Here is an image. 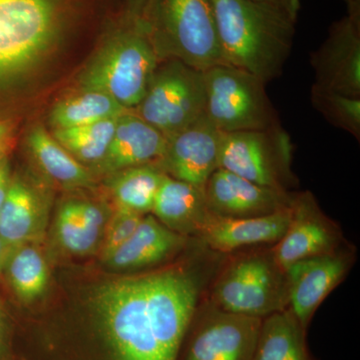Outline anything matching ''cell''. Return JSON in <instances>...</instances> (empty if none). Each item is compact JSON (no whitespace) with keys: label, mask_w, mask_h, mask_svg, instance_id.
Listing matches in <instances>:
<instances>
[{"label":"cell","mask_w":360,"mask_h":360,"mask_svg":"<svg viewBox=\"0 0 360 360\" xmlns=\"http://www.w3.org/2000/svg\"><path fill=\"white\" fill-rule=\"evenodd\" d=\"M257 1L270 2V4H278L283 6L290 11L298 13L300 9V0H257Z\"/></svg>","instance_id":"cell-35"},{"label":"cell","mask_w":360,"mask_h":360,"mask_svg":"<svg viewBox=\"0 0 360 360\" xmlns=\"http://www.w3.org/2000/svg\"><path fill=\"white\" fill-rule=\"evenodd\" d=\"M160 63L143 21L131 20L101 45L78 78L79 89L103 92L132 110L146 96Z\"/></svg>","instance_id":"cell-3"},{"label":"cell","mask_w":360,"mask_h":360,"mask_svg":"<svg viewBox=\"0 0 360 360\" xmlns=\"http://www.w3.org/2000/svg\"><path fill=\"white\" fill-rule=\"evenodd\" d=\"M61 13L58 0H0V82L23 75L49 52Z\"/></svg>","instance_id":"cell-5"},{"label":"cell","mask_w":360,"mask_h":360,"mask_svg":"<svg viewBox=\"0 0 360 360\" xmlns=\"http://www.w3.org/2000/svg\"><path fill=\"white\" fill-rule=\"evenodd\" d=\"M142 281L146 314L162 359L176 360L198 305V283L177 269L144 274Z\"/></svg>","instance_id":"cell-10"},{"label":"cell","mask_w":360,"mask_h":360,"mask_svg":"<svg viewBox=\"0 0 360 360\" xmlns=\"http://www.w3.org/2000/svg\"><path fill=\"white\" fill-rule=\"evenodd\" d=\"M94 302L116 360H163L146 314L142 276L103 283Z\"/></svg>","instance_id":"cell-7"},{"label":"cell","mask_w":360,"mask_h":360,"mask_svg":"<svg viewBox=\"0 0 360 360\" xmlns=\"http://www.w3.org/2000/svg\"><path fill=\"white\" fill-rule=\"evenodd\" d=\"M206 300L224 311L264 319L288 307L285 270L271 248L243 251L220 269Z\"/></svg>","instance_id":"cell-4"},{"label":"cell","mask_w":360,"mask_h":360,"mask_svg":"<svg viewBox=\"0 0 360 360\" xmlns=\"http://www.w3.org/2000/svg\"><path fill=\"white\" fill-rule=\"evenodd\" d=\"M143 215L116 206L115 212L106 224L101 255L104 260L115 252L131 236Z\"/></svg>","instance_id":"cell-30"},{"label":"cell","mask_w":360,"mask_h":360,"mask_svg":"<svg viewBox=\"0 0 360 360\" xmlns=\"http://www.w3.org/2000/svg\"><path fill=\"white\" fill-rule=\"evenodd\" d=\"M262 322L202 300L182 340L184 360H251Z\"/></svg>","instance_id":"cell-11"},{"label":"cell","mask_w":360,"mask_h":360,"mask_svg":"<svg viewBox=\"0 0 360 360\" xmlns=\"http://www.w3.org/2000/svg\"><path fill=\"white\" fill-rule=\"evenodd\" d=\"M46 217L39 193L23 180H11L0 208V238L13 248L34 243L44 233Z\"/></svg>","instance_id":"cell-21"},{"label":"cell","mask_w":360,"mask_h":360,"mask_svg":"<svg viewBox=\"0 0 360 360\" xmlns=\"http://www.w3.org/2000/svg\"><path fill=\"white\" fill-rule=\"evenodd\" d=\"M205 116L222 134L281 124L265 84L248 71L219 65L203 71Z\"/></svg>","instance_id":"cell-6"},{"label":"cell","mask_w":360,"mask_h":360,"mask_svg":"<svg viewBox=\"0 0 360 360\" xmlns=\"http://www.w3.org/2000/svg\"><path fill=\"white\" fill-rule=\"evenodd\" d=\"M1 319H2V310H1V303H0V333H1Z\"/></svg>","instance_id":"cell-37"},{"label":"cell","mask_w":360,"mask_h":360,"mask_svg":"<svg viewBox=\"0 0 360 360\" xmlns=\"http://www.w3.org/2000/svg\"><path fill=\"white\" fill-rule=\"evenodd\" d=\"M338 224L321 210L310 191L292 193L290 219L285 233L271 248L284 270L307 258L321 257L347 248Z\"/></svg>","instance_id":"cell-12"},{"label":"cell","mask_w":360,"mask_h":360,"mask_svg":"<svg viewBox=\"0 0 360 360\" xmlns=\"http://www.w3.org/2000/svg\"><path fill=\"white\" fill-rule=\"evenodd\" d=\"M129 110L101 91L82 90L59 101L52 108V129H68L120 117Z\"/></svg>","instance_id":"cell-24"},{"label":"cell","mask_w":360,"mask_h":360,"mask_svg":"<svg viewBox=\"0 0 360 360\" xmlns=\"http://www.w3.org/2000/svg\"><path fill=\"white\" fill-rule=\"evenodd\" d=\"M202 71L175 59L160 61L141 103L132 110L165 137L205 115Z\"/></svg>","instance_id":"cell-9"},{"label":"cell","mask_w":360,"mask_h":360,"mask_svg":"<svg viewBox=\"0 0 360 360\" xmlns=\"http://www.w3.org/2000/svg\"><path fill=\"white\" fill-rule=\"evenodd\" d=\"M28 146L45 174L65 187L91 184V174L44 127L35 125L27 137Z\"/></svg>","instance_id":"cell-23"},{"label":"cell","mask_w":360,"mask_h":360,"mask_svg":"<svg viewBox=\"0 0 360 360\" xmlns=\"http://www.w3.org/2000/svg\"><path fill=\"white\" fill-rule=\"evenodd\" d=\"M15 248L0 238V274L6 269L7 262Z\"/></svg>","instance_id":"cell-34"},{"label":"cell","mask_w":360,"mask_h":360,"mask_svg":"<svg viewBox=\"0 0 360 360\" xmlns=\"http://www.w3.org/2000/svg\"><path fill=\"white\" fill-rule=\"evenodd\" d=\"M354 250L349 246L321 257L307 258L285 269L288 309L307 331L323 300L342 283L354 264Z\"/></svg>","instance_id":"cell-14"},{"label":"cell","mask_w":360,"mask_h":360,"mask_svg":"<svg viewBox=\"0 0 360 360\" xmlns=\"http://www.w3.org/2000/svg\"><path fill=\"white\" fill-rule=\"evenodd\" d=\"M160 61L200 71L226 65L212 0H150L141 18Z\"/></svg>","instance_id":"cell-2"},{"label":"cell","mask_w":360,"mask_h":360,"mask_svg":"<svg viewBox=\"0 0 360 360\" xmlns=\"http://www.w3.org/2000/svg\"><path fill=\"white\" fill-rule=\"evenodd\" d=\"M150 0H125L127 13L131 20H141Z\"/></svg>","instance_id":"cell-33"},{"label":"cell","mask_w":360,"mask_h":360,"mask_svg":"<svg viewBox=\"0 0 360 360\" xmlns=\"http://www.w3.org/2000/svg\"><path fill=\"white\" fill-rule=\"evenodd\" d=\"M4 271L14 292L23 302L37 300L44 295L49 284V267L34 243L16 248Z\"/></svg>","instance_id":"cell-26"},{"label":"cell","mask_w":360,"mask_h":360,"mask_svg":"<svg viewBox=\"0 0 360 360\" xmlns=\"http://www.w3.org/2000/svg\"><path fill=\"white\" fill-rule=\"evenodd\" d=\"M187 238L172 231L155 217L143 215L131 236L108 260L116 269H139L160 264L186 245Z\"/></svg>","instance_id":"cell-20"},{"label":"cell","mask_w":360,"mask_h":360,"mask_svg":"<svg viewBox=\"0 0 360 360\" xmlns=\"http://www.w3.org/2000/svg\"><path fill=\"white\" fill-rule=\"evenodd\" d=\"M290 205L264 217L224 219L215 215L200 236L210 250L231 253L251 246L276 245L288 229Z\"/></svg>","instance_id":"cell-18"},{"label":"cell","mask_w":360,"mask_h":360,"mask_svg":"<svg viewBox=\"0 0 360 360\" xmlns=\"http://www.w3.org/2000/svg\"><path fill=\"white\" fill-rule=\"evenodd\" d=\"M293 143L281 124L264 130L222 134L219 168L283 193L297 186Z\"/></svg>","instance_id":"cell-8"},{"label":"cell","mask_w":360,"mask_h":360,"mask_svg":"<svg viewBox=\"0 0 360 360\" xmlns=\"http://www.w3.org/2000/svg\"><path fill=\"white\" fill-rule=\"evenodd\" d=\"M343 1L347 4V6H352V4H356V2L360 1V0H343Z\"/></svg>","instance_id":"cell-36"},{"label":"cell","mask_w":360,"mask_h":360,"mask_svg":"<svg viewBox=\"0 0 360 360\" xmlns=\"http://www.w3.org/2000/svg\"><path fill=\"white\" fill-rule=\"evenodd\" d=\"M151 212L161 224L186 238H200L215 217L202 188L168 175L161 182Z\"/></svg>","instance_id":"cell-19"},{"label":"cell","mask_w":360,"mask_h":360,"mask_svg":"<svg viewBox=\"0 0 360 360\" xmlns=\"http://www.w3.org/2000/svg\"><path fill=\"white\" fill-rule=\"evenodd\" d=\"M15 127L11 120H0V160L6 158L13 142Z\"/></svg>","instance_id":"cell-31"},{"label":"cell","mask_w":360,"mask_h":360,"mask_svg":"<svg viewBox=\"0 0 360 360\" xmlns=\"http://www.w3.org/2000/svg\"><path fill=\"white\" fill-rule=\"evenodd\" d=\"M56 234L66 251L78 255L91 252L99 239L85 226L77 201H70L61 206L56 219Z\"/></svg>","instance_id":"cell-29"},{"label":"cell","mask_w":360,"mask_h":360,"mask_svg":"<svg viewBox=\"0 0 360 360\" xmlns=\"http://www.w3.org/2000/svg\"><path fill=\"white\" fill-rule=\"evenodd\" d=\"M221 135L205 115L167 137L165 153L156 165L172 179L203 189L219 168Z\"/></svg>","instance_id":"cell-15"},{"label":"cell","mask_w":360,"mask_h":360,"mask_svg":"<svg viewBox=\"0 0 360 360\" xmlns=\"http://www.w3.org/2000/svg\"><path fill=\"white\" fill-rule=\"evenodd\" d=\"M110 184L117 207L141 215L151 212L165 172L156 163L130 167L116 172Z\"/></svg>","instance_id":"cell-25"},{"label":"cell","mask_w":360,"mask_h":360,"mask_svg":"<svg viewBox=\"0 0 360 360\" xmlns=\"http://www.w3.org/2000/svg\"><path fill=\"white\" fill-rule=\"evenodd\" d=\"M314 89L360 97V1L331 25L328 37L310 56Z\"/></svg>","instance_id":"cell-13"},{"label":"cell","mask_w":360,"mask_h":360,"mask_svg":"<svg viewBox=\"0 0 360 360\" xmlns=\"http://www.w3.org/2000/svg\"><path fill=\"white\" fill-rule=\"evenodd\" d=\"M212 4L225 63L248 71L265 84L281 77L292 51L298 13L257 0Z\"/></svg>","instance_id":"cell-1"},{"label":"cell","mask_w":360,"mask_h":360,"mask_svg":"<svg viewBox=\"0 0 360 360\" xmlns=\"http://www.w3.org/2000/svg\"><path fill=\"white\" fill-rule=\"evenodd\" d=\"M11 184V174H9V165L6 156L0 160V208L6 200Z\"/></svg>","instance_id":"cell-32"},{"label":"cell","mask_w":360,"mask_h":360,"mask_svg":"<svg viewBox=\"0 0 360 360\" xmlns=\"http://www.w3.org/2000/svg\"><path fill=\"white\" fill-rule=\"evenodd\" d=\"M307 331L285 309L262 319L251 360H312Z\"/></svg>","instance_id":"cell-22"},{"label":"cell","mask_w":360,"mask_h":360,"mask_svg":"<svg viewBox=\"0 0 360 360\" xmlns=\"http://www.w3.org/2000/svg\"><path fill=\"white\" fill-rule=\"evenodd\" d=\"M117 118L68 129H54L52 136L82 165H98L108 153Z\"/></svg>","instance_id":"cell-27"},{"label":"cell","mask_w":360,"mask_h":360,"mask_svg":"<svg viewBox=\"0 0 360 360\" xmlns=\"http://www.w3.org/2000/svg\"><path fill=\"white\" fill-rule=\"evenodd\" d=\"M167 146V137L134 110L118 117L108 153L97 167L115 174L127 168L158 163Z\"/></svg>","instance_id":"cell-17"},{"label":"cell","mask_w":360,"mask_h":360,"mask_svg":"<svg viewBox=\"0 0 360 360\" xmlns=\"http://www.w3.org/2000/svg\"><path fill=\"white\" fill-rule=\"evenodd\" d=\"M208 207L224 219L264 217L290 205L292 193L258 186L219 168L203 186Z\"/></svg>","instance_id":"cell-16"},{"label":"cell","mask_w":360,"mask_h":360,"mask_svg":"<svg viewBox=\"0 0 360 360\" xmlns=\"http://www.w3.org/2000/svg\"><path fill=\"white\" fill-rule=\"evenodd\" d=\"M310 101L330 124L360 139V97L345 96L338 92L324 91L311 87Z\"/></svg>","instance_id":"cell-28"}]
</instances>
